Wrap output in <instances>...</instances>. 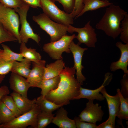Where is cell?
<instances>
[{"label":"cell","mask_w":128,"mask_h":128,"mask_svg":"<svg viewBox=\"0 0 128 128\" xmlns=\"http://www.w3.org/2000/svg\"><path fill=\"white\" fill-rule=\"evenodd\" d=\"M31 61L24 58L21 61H13L10 72L27 78L31 69Z\"/></svg>","instance_id":"ffe728a7"},{"label":"cell","mask_w":128,"mask_h":128,"mask_svg":"<svg viewBox=\"0 0 128 128\" xmlns=\"http://www.w3.org/2000/svg\"><path fill=\"white\" fill-rule=\"evenodd\" d=\"M83 7L81 12L75 19L82 16L86 12L95 10L100 8L109 6L113 3L101 0H83Z\"/></svg>","instance_id":"44dd1931"},{"label":"cell","mask_w":128,"mask_h":128,"mask_svg":"<svg viewBox=\"0 0 128 128\" xmlns=\"http://www.w3.org/2000/svg\"><path fill=\"white\" fill-rule=\"evenodd\" d=\"M68 112L62 106L58 109L56 116L54 117L52 123L60 128H76L74 119L69 118Z\"/></svg>","instance_id":"e0dca14e"},{"label":"cell","mask_w":128,"mask_h":128,"mask_svg":"<svg viewBox=\"0 0 128 128\" xmlns=\"http://www.w3.org/2000/svg\"><path fill=\"white\" fill-rule=\"evenodd\" d=\"M26 44L24 43L20 44L19 53L23 57L31 62H36L41 60V56L40 54L36 51L35 49L27 48Z\"/></svg>","instance_id":"cb8c5ba5"},{"label":"cell","mask_w":128,"mask_h":128,"mask_svg":"<svg viewBox=\"0 0 128 128\" xmlns=\"http://www.w3.org/2000/svg\"><path fill=\"white\" fill-rule=\"evenodd\" d=\"M32 18L41 29L50 36V42L58 40L66 35L68 32V26L53 21L44 13L34 16Z\"/></svg>","instance_id":"3957f363"},{"label":"cell","mask_w":128,"mask_h":128,"mask_svg":"<svg viewBox=\"0 0 128 128\" xmlns=\"http://www.w3.org/2000/svg\"><path fill=\"white\" fill-rule=\"evenodd\" d=\"M115 45L120 50L121 55L118 61L111 63L110 69L112 71L115 72L117 70L121 69L124 73H128L127 68L128 65V43L123 44L120 41H118Z\"/></svg>","instance_id":"9a60e30c"},{"label":"cell","mask_w":128,"mask_h":128,"mask_svg":"<svg viewBox=\"0 0 128 128\" xmlns=\"http://www.w3.org/2000/svg\"><path fill=\"white\" fill-rule=\"evenodd\" d=\"M112 74L108 72L105 75L103 82L99 87L95 90H91L80 87L79 94L74 97L73 100H78L82 98H85L89 100L93 101L95 100L100 101L104 100L105 98L103 95L100 93L101 89L106 86L109 85L112 79Z\"/></svg>","instance_id":"7c38bea8"},{"label":"cell","mask_w":128,"mask_h":128,"mask_svg":"<svg viewBox=\"0 0 128 128\" xmlns=\"http://www.w3.org/2000/svg\"><path fill=\"white\" fill-rule=\"evenodd\" d=\"M10 87L13 92L27 98V93L31 86L25 78L11 72L9 79Z\"/></svg>","instance_id":"5bb4252c"},{"label":"cell","mask_w":128,"mask_h":128,"mask_svg":"<svg viewBox=\"0 0 128 128\" xmlns=\"http://www.w3.org/2000/svg\"><path fill=\"white\" fill-rule=\"evenodd\" d=\"M60 3L63 6L64 9L66 13H71L74 9L75 0H54Z\"/></svg>","instance_id":"d6a6232c"},{"label":"cell","mask_w":128,"mask_h":128,"mask_svg":"<svg viewBox=\"0 0 128 128\" xmlns=\"http://www.w3.org/2000/svg\"><path fill=\"white\" fill-rule=\"evenodd\" d=\"M1 101L13 113L16 117L22 114L12 97L7 95H3Z\"/></svg>","instance_id":"83f0119b"},{"label":"cell","mask_w":128,"mask_h":128,"mask_svg":"<svg viewBox=\"0 0 128 128\" xmlns=\"http://www.w3.org/2000/svg\"><path fill=\"white\" fill-rule=\"evenodd\" d=\"M54 114L47 113L41 111L37 116V128H45L52 122Z\"/></svg>","instance_id":"4316f807"},{"label":"cell","mask_w":128,"mask_h":128,"mask_svg":"<svg viewBox=\"0 0 128 128\" xmlns=\"http://www.w3.org/2000/svg\"><path fill=\"white\" fill-rule=\"evenodd\" d=\"M16 117L1 101L0 103V124L9 122Z\"/></svg>","instance_id":"484cf974"},{"label":"cell","mask_w":128,"mask_h":128,"mask_svg":"<svg viewBox=\"0 0 128 128\" xmlns=\"http://www.w3.org/2000/svg\"><path fill=\"white\" fill-rule=\"evenodd\" d=\"M79 45L78 43L75 44L73 41L70 44L69 48L73 55L74 61L73 67L76 70L75 74L76 79L81 85L86 79L85 77L82 72V69L84 68L82 64V57L84 52L87 50L88 48H82Z\"/></svg>","instance_id":"8fae6325"},{"label":"cell","mask_w":128,"mask_h":128,"mask_svg":"<svg viewBox=\"0 0 128 128\" xmlns=\"http://www.w3.org/2000/svg\"><path fill=\"white\" fill-rule=\"evenodd\" d=\"M9 92V90L6 86L3 85L0 87V103L2 97L3 95H8Z\"/></svg>","instance_id":"f35d334b"},{"label":"cell","mask_w":128,"mask_h":128,"mask_svg":"<svg viewBox=\"0 0 128 128\" xmlns=\"http://www.w3.org/2000/svg\"><path fill=\"white\" fill-rule=\"evenodd\" d=\"M122 21L121 31L120 38L125 44L128 43V14L127 13Z\"/></svg>","instance_id":"f546056e"},{"label":"cell","mask_w":128,"mask_h":128,"mask_svg":"<svg viewBox=\"0 0 128 128\" xmlns=\"http://www.w3.org/2000/svg\"><path fill=\"white\" fill-rule=\"evenodd\" d=\"M24 4L32 8H41V0H21Z\"/></svg>","instance_id":"8d00e7d4"},{"label":"cell","mask_w":128,"mask_h":128,"mask_svg":"<svg viewBox=\"0 0 128 128\" xmlns=\"http://www.w3.org/2000/svg\"><path fill=\"white\" fill-rule=\"evenodd\" d=\"M120 90L118 88L117 92L119 98L120 105L116 117L120 119H128V98H125L121 93Z\"/></svg>","instance_id":"d4e9b609"},{"label":"cell","mask_w":128,"mask_h":128,"mask_svg":"<svg viewBox=\"0 0 128 128\" xmlns=\"http://www.w3.org/2000/svg\"><path fill=\"white\" fill-rule=\"evenodd\" d=\"M75 0V4L74 9L72 12L70 13L73 18L80 14L83 7V0Z\"/></svg>","instance_id":"d590c367"},{"label":"cell","mask_w":128,"mask_h":128,"mask_svg":"<svg viewBox=\"0 0 128 128\" xmlns=\"http://www.w3.org/2000/svg\"><path fill=\"white\" fill-rule=\"evenodd\" d=\"M115 124L108 119L105 121L97 126V128H115Z\"/></svg>","instance_id":"74e56055"},{"label":"cell","mask_w":128,"mask_h":128,"mask_svg":"<svg viewBox=\"0 0 128 128\" xmlns=\"http://www.w3.org/2000/svg\"><path fill=\"white\" fill-rule=\"evenodd\" d=\"M76 128H97L96 123L86 122L81 121L79 117H75L74 118Z\"/></svg>","instance_id":"e575fe53"},{"label":"cell","mask_w":128,"mask_h":128,"mask_svg":"<svg viewBox=\"0 0 128 128\" xmlns=\"http://www.w3.org/2000/svg\"><path fill=\"white\" fill-rule=\"evenodd\" d=\"M76 37L75 34L70 36L64 35L57 41L45 44L43 47V50L53 59H62L61 55L63 52L71 53L69 46Z\"/></svg>","instance_id":"8992f818"},{"label":"cell","mask_w":128,"mask_h":128,"mask_svg":"<svg viewBox=\"0 0 128 128\" xmlns=\"http://www.w3.org/2000/svg\"><path fill=\"white\" fill-rule=\"evenodd\" d=\"M121 94L125 98H128V73H124L120 81Z\"/></svg>","instance_id":"836d02e7"},{"label":"cell","mask_w":128,"mask_h":128,"mask_svg":"<svg viewBox=\"0 0 128 128\" xmlns=\"http://www.w3.org/2000/svg\"><path fill=\"white\" fill-rule=\"evenodd\" d=\"M93 101L89 100L86 104V107L81 113L79 117L82 121L95 123L102 120L104 114L101 106L99 104H94Z\"/></svg>","instance_id":"30bf717a"},{"label":"cell","mask_w":128,"mask_h":128,"mask_svg":"<svg viewBox=\"0 0 128 128\" xmlns=\"http://www.w3.org/2000/svg\"><path fill=\"white\" fill-rule=\"evenodd\" d=\"M41 111L36 104L29 111L16 117L12 121L0 125V128H26L30 126L37 128V116Z\"/></svg>","instance_id":"52a82bcc"},{"label":"cell","mask_w":128,"mask_h":128,"mask_svg":"<svg viewBox=\"0 0 128 128\" xmlns=\"http://www.w3.org/2000/svg\"><path fill=\"white\" fill-rule=\"evenodd\" d=\"M14 9L5 7L0 3V23L12 34L20 44L19 16Z\"/></svg>","instance_id":"5b68a950"},{"label":"cell","mask_w":128,"mask_h":128,"mask_svg":"<svg viewBox=\"0 0 128 128\" xmlns=\"http://www.w3.org/2000/svg\"><path fill=\"white\" fill-rule=\"evenodd\" d=\"M0 3L5 7L13 9L20 8L26 5L21 0H0Z\"/></svg>","instance_id":"1f68e13d"},{"label":"cell","mask_w":128,"mask_h":128,"mask_svg":"<svg viewBox=\"0 0 128 128\" xmlns=\"http://www.w3.org/2000/svg\"><path fill=\"white\" fill-rule=\"evenodd\" d=\"M32 62V68L26 80L31 87L39 88L44 79L46 61L45 60H41L37 62Z\"/></svg>","instance_id":"4fadbf2b"},{"label":"cell","mask_w":128,"mask_h":128,"mask_svg":"<svg viewBox=\"0 0 128 128\" xmlns=\"http://www.w3.org/2000/svg\"><path fill=\"white\" fill-rule=\"evenodd\" d=\"M100 92L106 99L108 104L109 112L108 119L115 124L116 115L118 111L120 105V100L117 93L116 95L111 96L107 92L105 87L101 90Z\"/></svg>","instance_id":"2e32d148"},{"label":"cell","mask_w":128,"mask_h":128,"mask_svg":"<svg viewBox=\"0 0 128 128\" xmlns=\"http://www.w3.org/2000/svg\"><path fill=\"white\" fill-rule=\"evenodd\" d=\"M5 75H0V84L4 80L5 77Z\"/></svg>","instance_id":"ab89813d"},{"label":"cell","mask_w":128,"mask_h":128,"mask_svg":"<svg viewBox=\"0 0 128 128\" xmlns=\"http://www.w3.org/2000/svg\"><path fill=\"white\" fill-rule=\"evenodd\" d=\"M65 67L62 59L47 64L45 67L43 79H49L59 76Z\"/></svg>","instance_id":"d6986e66"},{"label":"cell","mask_w":128,"mask_h":128,"mask_svg":"<svg viewBox=\"0 0 128 128\" xmlns=\"http://www.w3.org/2000/svg\"><path fill=\"white\" fill-rule=\"evenodd\" d=\"M89 21L84 27L81 28L74 27L71 25L68 26V32L71 34L74 32L78 33L76 38L78 41L79 45L84 43L88 47L95 48V43L97 41V34L95 29L90 24Z\"/></svg>","instance_id":"9c48e42d"},{"label":"cell","mask_w":128,"mask_h":128,"mask_svg":"<svg viewBox=\"0 0 128 128\" xmlns=\"http://www.w3.org/2000/svg\"><path fill=\"white\" fill-rule=\"evenodd\" d=\"M103 1H109L110 0H101Z\"/></svg>","instance_id":"60d3db41"},{"label":"cell","mask_w":128,"mask_h":128,"mask_svg":"<svg viewBox=\"0 0 128 128\" xmlns=\"http://www.w3.org/2000/svg\"><path fill=\"white\" fill-rule=\"evenodd\" d=\"M60 80L59 76L52 78L43 79L39 88L41 89V93L42 96L45 97L49 91L56 88Z\"/></svg>","instance_id":"603a6c76"},{"label":"cell","mask_w":128,"mask_h":128,"mask_svg":"<svg viewBox=\"0 0 128 128\" xmlns=\"http://www.w3.org/2000/svg\"><path fill=\"white\" fill-rule=\"evenodd\" d=\"M36 104L39 107L41 111L47 113H51L54 111L66 105L65 104H56L43 97L41 95L36 99Z\"/></svg>","instance_id":"7402d4cb"},{"label":"cell","mask_w":128,"mask_h":128,"mask_svg":"<svg viewBox=\"0 0 128 128\" xmlns=\"http://www.w3.org/2000/svg\"><path fill=\"white\" fill-rule=\"evenodd\" d=\"M22 114L32 109L36 104V99L30 100L20 94L13 92L10 94Z\"/></svg>","instance_id":"ac0fdd59"},{"label":"cell","mask_w":128,"mask_h":128,"mask_svg":"<svg viewBox=\"0 0 128 128\" xmlns=\"http://www.w3.org/2000/svg\"><path fill=\"white\" fill-rule=\"evenodd\" d=\"M54 0H41V8L44 13L52 20L67 26L73 23L74 18L71 14L60 9Z\"/></svg>","instance_id":"277c9868"},{"label":"cell","mask_w":128,"mask_h":128,"mask_svg":"<svg viewBox=\"0 0 128 128\" xmlns=\"http://www.w3.org/2000/svg\"><path fill=\"white\" fill-rule=\"evenodd\" d=\"M18 41L17 39L0 23V44L5 42Z\"/></svg>","instance_id":"f1b7e54d"},{"label":"cell","mask_w":128,"mask_h":128,"mask_svg":"<svg viewBox=\"0 0 128 128\" xmlns=\"http://www.w3.org/2000/svg\"><path fill=\"white\" fill-rule=\"evenodd\" d=\"M13 61H7L0 53V75H5L10 72Z\"/></svg>","instance_id":"4dcf8cb0"},{"label":"cell","mask_w":128,"mask_h":128,"mask_svg":"<svg viewBox=\"0 0 128 128\" xmlns=\"http://www.w3.org/2000/svg\"><path fill=\"white\" fill-rule=\"evenodd\" d=\"M127 13L118 5L112 4L106 8L102 18L96 24V28L115 39L121 32L120 22Z\"/></svg>","instance_id":"7a4b0ae2"},{"label":"cell","mask_w":128,"mask_h":128,"mask_svg":"<svg viewBox=\"0 0 128 128\" xmlns=\"http://www.w3.org/2000/svg\"><path fill=\"white\" fill-rule=\"evenodd\" d=\"M76 72L73 67H65L59 75L58 87L49 91L45 97L57 104H69L70 100L79 95L81 86L74 77Z\"/></svg>","instance_id":"6da1fadb"},{"label":"cell","mask_w":128,"mask_h":128,"mask_svg":"<svg viewBox=\"0 0 128 128\" xmlns=\"http://www.w3.org/2000/svg\"><path fill=\"white\" fill-rule=\"evenodd\" d=\"M29 7V6L25 5L20 8L14 9L20 17V22L21 25L19 31L20 39L21 43H26L29 39H31L39 44L41 40L40 37L39 35L34 32L27 21V14Z\"/></svg>","instance_id":"ba28073f"}]
</instances>
